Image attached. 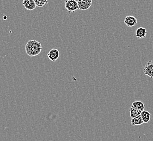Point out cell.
<instances>
[{
	"instance_id": "1",
	"label": "cell",
	"mask_w": 153,
	"mask_h": 141,
	"mask_svg": "<svg viewBox=\"0 0 153 141\" xmlns=\"http://www.w3.org/2000/svg\"><path fill=\"white\" fill-rule=\"evenodd\" d=\"M42 50L40 43L36 40H29L25 46V51L28 56L34 57L39 55Z\"/></svg>"
},
{
	"instance_id": "2",
	"label": "cell",
	"mask_w": 153,
	"mask_h": 141,
	"mask_svg": "<svg viewBox=\"0 0 153 141\" xmlns=\"http://www.w3.org/2000/svg\"><path fill=\"white\" fill-rule=\"evenodd\" d=\"M65 5L69 12H74L79 10L77 1L76 0H66L65 1Z\"/></svg>"
},
{
	"instance_id": "3",
	"label": "cell",
	"mask_w": 153,
	"mask_h": 141,
	"mask_svg": "<svg viewBox=\"0 0 153 141\" xmlns=\"http://www.w3.org/2000/svg\"><path fill=\"white\" fill-rule=\"evenodd\" d=\"M143 72L146 76L153 78V60H149L146 65Z\"/></svg>"
},
{
	"instance_id": "4",
	"label": "cell",
	"mask_w": 153,
	"mask_h": 141,
	"mask_svg": "<svg viewBox=\"0 0 153 141\" xmlns=\"http://www.w3.org/2000/svg\"><path fill=\"white\" fill-rule=\"evenodd\" d=\"M77 3L80 10H85L90 8L92 4V0H78Z\"/></svg>"
},
{
	"instance_id": "5",
	"label": "cell",
	"mask_w": 153,
	"mask_h": 141,
	"mask_svg": "<svg viewBox=\"0 0 153 141\" xmlns=\"http://www.w3.org/2000/svg\"><path fill=\"white\" fill-rule=\"evenodd\" d=\"M22 5L28 11L33 10L37 7L34 0H23Z\"/></svg>"
},
{
	"instance_id": "6",
	"label": "cell",
	"mask_w": 153,
	"mask_h": 141,
	"mask_svg": "<svg viewBox=\"0 0 153 141\" xmlns=\"http://www.w3.org/2000/svg\"><path fill=\"white\" fill-rule=\"evenodd\" d=\"M137 18L132 15L126 16L124 22L128 27H134L137 25Z\"/></svg>"
},
{
	"instance_id": "7",
	"label": "cell",
	"mask_w": 153,
	"mask_h": 141,
	"mask_svg": "<svg viewBox=\"0 0 153 141\" xmlns=\"http://www.w3.org/2000/svg\"><path fill=\"white\" fill-rule=\"evenodd\" d=\"M48 57L50 60L52 62H55L58 59L59 57V52L56 48L51 49L48 53Z\"/></svg>"
},
{
	"instance_id": "8",
	"label": "cell",
	"mask_w": 153,
	"mask_h": 141,
	"mask_svg": "<svg viewBox=\"0 0 153 141\" xmlns=\"http://www.w3.org/2000/svg\"><path fill=\"white\" fill-rule=\"evenodd\" d=\"M136 37L139 39L146 37L147 34L146 28L143 27H139L136 31Z\"/></svg>"
},
{
	"instance_id": "9",
	"label": "cell",
	"mask_w": 153,
	"mask_h": 141,
	"mask_svg": "<svg viewBox=\"0 0 153 141\" xmlns=\"http://www.w3.org/2000/svg\"><path fill=\"white\" fill-rule=\"evenodd\" d=\"M142 119L143 120L144 123H148L151 119V114L148 111H143L141 112V115Z\"/></svg>"
},
{
	"instance_id": "10",
	"label": "cell",
	"mask_w": 153,
	"mask_h": 141,
	"mask_svg": "<svg viewBox=\"0 0 153 141\" xmlns=\"http://www.w3.org/2000/svg\"><path fill=\"white\" fill-rule=\"evenodd\" d=\"M132 126H140L143 124L144 122L143 121V120L142 119L141 115L136 117L134 118H132L131 121Z\"/></svg>"
},
{
	"instance_id": "11",
	"label": "cell",
	"mask_w": 153,
	"mask_h": 141,
	"mask_svg": "<svg viewBox=\"0 0 153 141\" xmlns=\"http://www.w3.org/2000/svg\"><path fill=\"white\" fill-rule=\"evenodd\" d=\"M141 112H142V111L138 110L133 106H131L130 109V115L131 118H134L140 116L141 115Z\"/></svg>"
},
{
	"instance_id": "12",
	"label": "cell",
	"mask_w": 153,
	"mask_h": 141,
	"mask_svg": "<svg viewBox=\"0 0 153 141\" xmlns=\"http://www.w3.org/2000/svg\"><path fill=\"white\" fill-rule=\"evenodd\" d=\"M132 106L135 107L142 112L144 110V108H145L144 103L141 101H135L133 102Z\"/></svg>"
},
{
	"instance_id": "13",
	"label": "cell",
	"mask_w": 153,
	"mask_h": 141,
	"mask_svg": "<svg viewBox=\"0 0 153 141\" xmlns=\"http://www.w3.org/2000/svg\"><path fill=\"white\" fill-rule=\"evenodd\" d=\"M37 7H43L48 3V0H34Z\"/></svg>"
}]
</instances>
